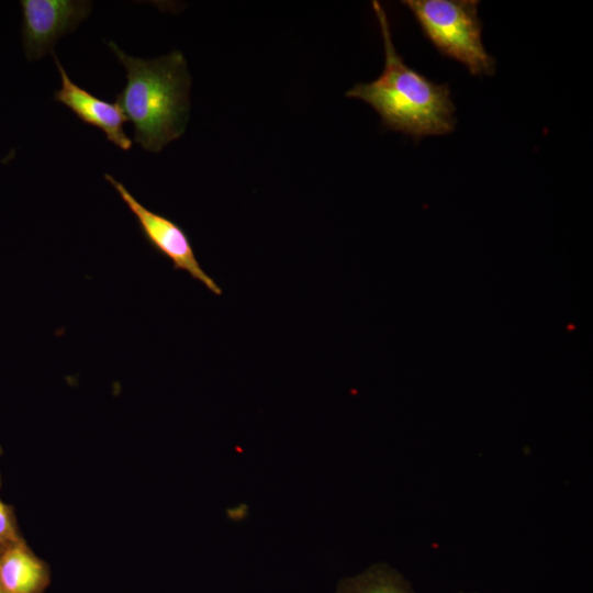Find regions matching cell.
Masks as SVG:
<instances>
[{"instance_id":"1","label":"cell","mask_w":593,"mask_h":593,"mask_svg":"<svg viewBox=\"0 0 593 593\" xmlns=\"http://www.w3.org/2000/svg\"><path fill=\"white\" fill-rule=\"evenodd\" d=\"M372 8L383 38L384 67L376 80L355 85L346 96L373 108L388 130L415 141L450 134L457 121L449 87L427 79L404 63L393 45L384 9L379 1H372Z\"/></svg>"},{"instance_id":"2","label":"cell","mask_w":593,"mask_h":593,"mask_svg":"<svg viewBox=\"0 0 593 593\" xmlns=\"http://www.w3.org/2000/svg\"><path fill=\"white\" fill-rule=\"evenodd\" d=\"M109 47L126 69V85L115 94L134 128V142L158 153L179 138L189 118L191 77L180 51L154 59L134 57L110 41Z\"/></svg>"},{"instance_id":"3","label":"cell","mask_w":593,"mask_h":593,"mask_svg":"<svg viewBox=\"0 0 593 593\" xmlns=\"http://www.w3.org/2000/svg\"><path fill=\"white\" fill-rule=\"evenodd\" d=\"M424 36L444 57L461 63L473 76H492L495 60L482 42L477 0H404Z\"/></svg>"},{"instance_id":"4","label":"cell","mask_w":593,"mask_h":593,"mask_svg":"<svg viewBox=\"0 0 593 593\" xmlns=\"http://www.w3.org/2000/svg\"><path fill=\"white\" fill-rule=\"evenodd\" d=\"M104 178L113 186L135 216L147 243L156 251L168 258L172 262L174 269L186 271L191 278L204 284L208 290L221 295L222 289L201 267L191 242L182 227L172 220L145 208L113 176L105 174Z\"/></svg>"},{"instance_id":"5","label":"cell","mask_w":593,"mask_h":593,"mask_svg":"<svg viewBox=\"0 0 593 593\" xmlns=\"http://www.w3.org/2000/svg\"><path fill=\"white\" fill-rule=\"evenodd\" d=\"M22 43L27 60L53 52L60 37L77 29L91 12L87 0H22Z\"/></svg>"},{"instance_id":"6","label":"cell","mask_w":593,"mask_h":593,"mask_svg":"<svg viewBox=\"0 0 593 593\" xmlns=\"http://www.w3.org/2000/svg\"><path fill=\"white\" fill-rule=\"evenodd\" d=\"M60 75V88L54 92L55 101L67 107L82 123L93 126L105 135L107 139L122 150H130L133 141L124 131L127 121L120 107L102 100L85 88L76 85L64 69L56 54L52 52Z\"/></svg>"},{"instance_id":"7","label":"cell","mask_w":593,"mask_h":593,"mask_svg":"<svg viewBox=\"0 0 593 593\" xmlns=\"http://www.w3.org/2000/svg\"><path fill=\"white\" fill-rule=\"evenodd\" d=\"M48 583L46 564L21 538L0 546V588L3 593H43Z\"/></svg>"},{"instance_id":"8","label":"cell","mask_w":593,"mask_h":593,"mask_svg":"<svg viewBox=\"0 0 593 593\" xmlns=\"http://www.w3.org/2000/svg\"><path fill=\"white\" fill-rule=\"evenodd\" d=\"M335 593H416L411 583L387 563H374L363 572L344 578Z\"/></svg>"},{"instance_id":"9","label":"cell","mask_w":593,"mask_h":593,"mask_svg":"<svg viewBox=\"0 0 593 593\" xmlns=\"http://www.w3.org/2000/svg\"><path fill=\"white\" fill-rule=\"evenodd\" d=\"M20 539L11 510L0 500V546Z\"/></svg>"},{"instance_id":"10","label":"cell","mask_w":593,"mask_h":593,"mask_svg":"<svg viewBox=\"0 0 593 593\" xmlns=\"http://www.w3.org/2000/svg\"><path fill=\"white\" fill-rule=\"evenodd\" d=\"M459 593H479V592H463V591H462V592H459Z\"/></svg>"},{"instance_id":"11","label":"cell","mask_w":593,"mask_h":593,"mask_svg":"<svg viewBox=\"0 0 593 593\" xmlns=\"http://www.w3.org/2000/svg\"><path fill=\"white\" fill-rule=\"evenodd\" d=\"M0 593H3L2 589L0 588Z\"/></svg>"}]
</instances>
